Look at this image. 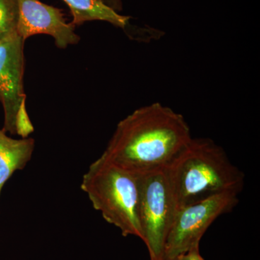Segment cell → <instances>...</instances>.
Segmentation results:
<instances>
[{"mask_svg": "<svg viewBox=\"0 0 260 260\" xmlns=\"http://www.w3.org/2000/svg\"><path fill=\"white\" fill-rule=\"evenodd\" d=\"M191 138L184 116L155 103L122 119L103 154L133 174H142L165 169Z\"/></svg>", "mask_w": 260, "mask_h": 260, "instance_id": "1", "label": "cell"}, {"mask_svg": "<svg viewBox=\"0 0 260 260\" xmlns=\"http://www.w3.org/2000/svg\"><path fill=\"white\" fill-rule=\"evenodd\" d=\"M69 7L75 26L88 21L101 20L114 26L125 29L129 24V16L119 14L104 0H63Z\"/></svg>", "mask_w": 260, "mask_h": 260, "instance_id": "9", "label": "cell"}, {"mask_svg": "<svg viewBox=\"0 0 260 260\" xmlns=\"http://www.w3.org/2000/svg\"><path fill=\"white\" fill-rule=\"evenodd\" d=\"M138 184V216L150 260H164L166 241L176 207L164 169L135 174Z\"/></svg>", "mask_w": 260, "mask_h": 260, "instance_id": "4", "label": "cell"}, {"mask_svg": "<svg viewBox=\"0 0 260 260\" xmlns=\"http://www.w3.org/2000/svg\"><path fill=\"white\" fill-rule=\"evenodd\" d=\"M178 260H204L200 253V246L192 248L184 254L178 256Z\"/></svg>", "mask_w": 260, "mask_h": 260, "instance_id": "11", "label": "cell"}, {"mask_svg": "<svg viewBox=\"0 0 260 260\" xmlns=\"http://www.w3.org/2000/svg\"><path fill=\"white\" fill-rule=\"evenodd\" d=\"M18 0H0V41L17 32Z\"/></svg>", "mask_w": 260, "mask_h": 260, "instance_id": "10", "label": "cell"}, {"mask_svg": "<svg viewBox=\"0 0 260 260\" xmlns=\"http://www.w3.org/2000/svg\"><path fill=\"white\" fill-rule=\"evenodd\" d=\"M80 186L106 221L118 228L124 237L135 236L143 240L135 174L102 154L90 164Z\"/></svg>", "mask_w": 260, "mask_h": 260, "instance_id": "3", "label": "cell"}, {"mask_svg": "<svg viewBox=\"0 0 260 260\" xmlns=\"http://www.w3.org/2000/svg\"><path fill=\"white\" fill-rule=\"evenodd\" d=\"M239 194L225 191L177 210L166 241L164 259H174L200 246L202 237L211 224L237 206Z\"/></svg>", "mask_w": 260, "mask_h": 260, "instance_id": "6", "label": "cell"}, {"mask_svg": "<svg viewBox=\"0 0 260 260\" xmlns=\"http://www.w3.org/2000/svg\"><path fill=\"white\" fill-rule=\"evenodd\" d=\"M25 41L15 32L0 41V102L4 109L3 130L22 138L34 132L23 91Z\"/></svg>", "mask_w": 260, "mask_h": 260, "instance_id": "5", "label": "cell"}, {"mask_svg": "<svg viewBox=\"0 0 260 260\" xmlns=\"http://www.w3.org/2000/svg\"><path fill=\"white\" fill-rule=\"evenodd\" d=\"M17 32L23 41L38 34L54 38L56 45L65 49L79 42L75 26L67 23L59 8L44 4L39 0H18Z\"/></svg>", "mask_w": 260, "mask_h": 260, "instance_id": "7", "label": "cell"}, {"mask_svg": "<svg viewBox=\"0 0 260 260\" xmlns=\"http://www.w3.org/2000/svg\"><path fill=\"white\" fill-rule=\"evenodd\" d=\"M164 172L177 210L219 193L240 194L245 179L223 149L208 138H191Z\"/></svg>", "mask_w": 260, "mask_h": 260, "instance_id": "2", "label": "cell"}, {"mask_svg": "<svg viewBox=\"0 0 260 260\" xmlns=\"http://www.w3.org/2000/svg\"><path fill=\"white\" fill-rule=\"evenodd\" d=\"M164 260H178V257L174 258V259H164Z\"/></svg>", "mask_w": 260, "mask_h": 260, "instance_id": "12", "label": "cell"}, {"mask_svg": "<svg viewBox=\"0 0 260 260\" xmlns=\"http://www.w3.org/2000/svg\"><path fill=\"white\" fill-rule=\"evenodd\" d=\"M34 147L35 141L32 138L13 139L0 129V198L5 183L30 161Z\"/></svg>", "mask_w": 260, "mask_h": 260, "instance_id": "8", "label": "cell"}]
</instances>
